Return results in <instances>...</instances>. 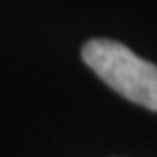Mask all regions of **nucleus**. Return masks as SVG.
Wrapping results in <instances>:
<instances>
[{"label":"nucleus","instance_id":"nucleus-1","mask_svg":"<svg viewBox=\"0 0 157 157\" xmlns=\"http://www.w3.org/2000/svg\"><path fill=\"white\" fill-rule=\"evenodd\" d=\"M83 61L127 101L157 109V68L113 39H90L81 50Z\"/></svg>","mask_w":157,"mask_h":157}]
</instances>
